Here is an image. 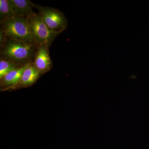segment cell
<instances>
[{
	"label": "cell",
	"mask_w": 149,
	"mask_h": 149,
	"mask_svg": "<svg viewBox=\"0 0 149 149\" xmlns=\"http://www.w3.org/2000/svg\"><path fill=\"white\" fill-rule=\"evenodd\" d=\"M39 45L34 43L15 41L7 38L1 48V58L19 66L33 63Z\"/></svg>",
	"instance_id": "6da1fadb"
},
{
	"label": "cell",
	"mask_w": 149,
	"mask_h": 149,
	"mask_svg": "<svg viewBox=\"0 0 149 149\" xmlns=\"http://www.w3.org/2000/svg\"><path fill=\"white\" fill-rule=\"evenodd\" d=\"M1 29L8 39L37 45L27 17H14L1 22Z\"/></svg>",
	"instance_id": "7a4b0ae2"
},
{
	"label": "cell",
	"mask_w": 149,
	"mask_h": 149,
	"mask_svg": "<svg viewBox=\"0 0 149 149\" xmlns=\"http://www.w3.org/2000/svg\"><path fill=\"white\" fill-rule=\"evenodd\" d=\"M27 18L36 43L39 46L45 45L49 48L59 34L53 32L48 27L39 14H35Z\"/></svg>",
	"instance_id": "3957f363"
},
{
	"label": "cell",
	"mask_w": 149,
	"mask_h": 149,
	"mask_svg": "<svg viewBox=\"0 0 149 149\" xmlns=\"http://www.w3.org/2000/svg\"><path fill=\"white\" fill-rule=\"evenodd\" d=\"M39 10V14L46 25L53 32L59 34L66 29L67 20L64 15L57 9L35 6Z\"/></svg>",
	"instance_id": "277c9868"
},
{
	"label": "cell",
	"mask_w": 149,
	"mask_h": 149,
	"mask_svg": "<svg viewBox=\"0 0 149 149\" xmlns=\"http://www.w3.org/2000/svg\"><path fill=\"white\" fill-rule=\"evenodd\" d=\"M48 49L45 45L39 46L33 61V64L41 74L49 71L52 65Z\"/></svg>",
	"instance_id": "5b68a950"
},
{
	"label": "cell",
	"mask_w": 149,
	"mask_h": 149,
	"mask_svg": "<svg viewBox=\"0 0 149 149\" xmlns=\"http://www.w3.org/2000/svg\"><path fill=\"white\" fill-rule=\"evenodd\" d=\"M15 17H28L35 15L34 3L28 0H8Z\"/></svg>",
	"instance_id": "8992f818"
},
{
	"label": "cell",
	"mask_w": 149,
	"mask_h": 149,
	"mask_svg": "<svg viewBox=\"0 0 149 149\" xmlns=\"http://www.w3.org/2000/svg\"><path fill=\"white\" fill-rule=\"evenodd\" d=\"M41 75L33 63H29L24 70L18 84L14 87H28L34 84Z\"/></svg>",
	"instance_id": "52a82bcc"
},
{
	"label": "cell",
	"mask_w": 149,
	"mask_h": 149,
	"mask_svg": "<svg viewBox=\"0 0 149 149\" xmlns=\"http://www.w3.org/2000/svg\"><path fill=\"white\" fill-rule=\"evenodd\" d=\"M29 64L19 67L6 74L1 79V86L7 88H14L18 84L24 70Z\"/></svg>",
	"instance_id": "ba28073f"
},
{
	"label": "cell",
	"mask_w": 149,
	"mask_h": 149,
	"mask_svg": "<svg viewBox=\"0 0 149 149\" xmlns=\"http://www.w3.org/2000/svg\"><path fill=\"white\" fill-rule=\"evenodd\" d=\"M15 17L8 0H0V21L1 22Z\"/></svg>",
	"instance_id": "9c48e42d"
},
{
	"label": "cell",
	"mask_w": 149,
	"mask_h": 149,
	"mask_svg": "<svg viewBox=\"0 0 149 149\" xmlns=\"http://www.w3.org/2000/svg\"><path fill=\"white\" fill-rule=\"evenodd\" d=\"M20 67L15 64L13 63L6 60L1 58L0 60V79L3 78L9 72L16 69Z\"/></svg>",
	"instance_id": "30bf717a"
},
{
	"label": "cell",
	"mask_w": 149,
	"mask_h": 149,
	"mask_svg": "<svg viewBox=\"0 0 149 149\" xmlns=\"http://www.w3.org/2000/svg\"><path fill=\"white\" fill-rule=\"evenodd\" d=\"M7 37L3 31L1 29L0 30V45L1 48L2 47L4 44L5 42Z\"/></svg>",
	"instance_id": "8fae6325"
}]
</instances>
